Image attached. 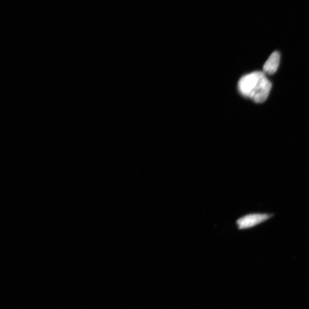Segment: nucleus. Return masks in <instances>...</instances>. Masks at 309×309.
I'll use <instances>...</instances> for the list:
<instances>
[{"instance_id": "1", "label": "nucleus", "mask_w": 309, "mask_h": 309, "mask_svg": "<svg viewBox=\"0 0 309 309\" xmlns=\"http://www.w3.org/2000/svg\"><path fill=\"white\" fill-rule=\"evenodd\" d=\"M272 83L264 72L257 71L243 76L238 82L240 94L257 103L265 101L272 88Z\"/></svg>"}, {"instance_id": "2", "label": "nucleus", "mask_w": 309, "mask_h": 309, "mask_svg": "<svg viewBox=\"0 0 309 309\" xmlns=\"http://www.w3.org/2000/svg\"><path fill=\"white\" fill-rule=\"evenodd\" d=\"M274 215L270 213H250L239 218L236 224L240 230L250 229L267 222Z\"/></svg>"}, {"instance_id": "3", "label": "nucleus", "mask_w": 309, "mask_h": 309, "mask_svg": "<svg viewBox=\"0 0 309 309\" xmlns=\"http://www.w3.org/2000/svg\"><path fill=\"white\" fill-rule=\"evenodd\" d=\"M279 61H280V54L278 52H274L264 65V73L269 75H273L276 73L279 67Z\"/></svg>"}]
</instances>
